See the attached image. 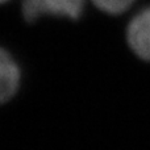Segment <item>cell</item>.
<instances>
[{"mask_svg":"<svg viewBox=\"0 0 150 150\" xmlns=\"http://www.w3.org/2000/svg\"><path fill=\"white\" fill-rule=\"evenodd\" d=\"M83 7L84 0H23V15L28 21L45 15L78 18Z\"/></svg>","mask_w":150,"mask_h":150,"instance_id":"obj_1","label":"cell"},{"mask_svg":"<svg viewBox=\"0 0 150 150\" xmlns=\"http://www.w3.org/2000/svg\"><path fill=\"white\" fill-rule=\"evenodd\" d=\"M127 38L133 52L150 62V7L132 18L127 29Z\"/></svg>","mask_w":150,"mask_h":150,"instance_id":"obj_2","label":"cell"},{"mask_svg":"<svg viewBox=\"0 0 150 150\" xmlns=\"http://www.w3.org/2000/svg\"><path fill=\"white\" fill-rule=\"evenodd\" d=\"M20 83V70L11 54L0 47V103L16 93Z\"/></svg>","mask_w":150,"mask_h":150,"instance_id":"obj_3","label":"cell"},{"mask_svg":"<svg viewBox=\"0 0 150 150\" xmlns=\"http://www.w3.org/2000/svg\"><path fill=\"white\" fill-rule=\"evenodd\" d=\"M99 9L111 15H119L127 11L134 0H92Z\"/></svg>","mask_w":150,"mask_h":150,"instance_id":"obj_4","label":"cell"},{"mask_svg":"<svg viewBox=\"0 0 150 150\" xmlns=\"http://www.w3.org/2000/svg\"><path fill=\"white\" fill-rule=\"evenodd\" d=\"M8 0H0V4H3V3H7Z\"/></svg>","mask_w":150,"mask_h":150,"instance_id":"obj_5","label":"cell"}]
</instances>
